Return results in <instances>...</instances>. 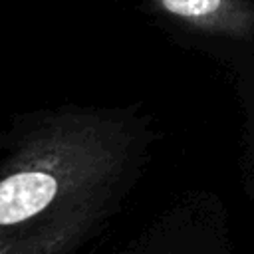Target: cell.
<instances>
[{"label": "cell", "mask_w": 254, "mask_h": 254, "mask_svg": "<svg viewBox=\"0 0 254 254\" xmlns=\"http://www.w3.org/2000/svg\"><path fill=\"white\" fill-rule=\"evenodd\" d=\"M171 18L228 38L254 36V4L248 0H151Z\"/></svg>", "instance_id": "2"}, {"label": "cell", "mask_w": 254, "mask_h": 254, "mask_svg": "<svg viewBox=\"0 0 254 254\" xmlns=\"http://www.w3.org/2000/svg\"><path fill=\"white\" fill-rule=\"evenodd\" d=\"M133 133L109 111L18 113L0 131V254H69L99 216Z\"/></svg>", "instance_id": "1"}]
</instances>
